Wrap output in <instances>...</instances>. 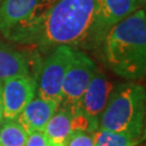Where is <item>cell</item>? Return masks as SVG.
<instances>
[{
    "mask_svg": "<svg viewBox=\"0 0 146 146\" xmlns=\"http://www.w3.org/2000/svg\"><path fill=\"white\" fill-rule=\"evenodd\" d=\"M37 93V78L16 76L2 81L3 119H15Z\"/></svg>",
    "mask_w": 146,
    "mask_h": 146,
    "instance_id": "9",
    "label": "cell"
},
{
    "mask_svg": "<svg viewBox=\"0 0 146 146\" xmlns=\"http://www.w3.org/2000/svg\"><path fill=\"white\" fill-rule=\"evenodd\" d=\"M25 146H52L43 131H33L27 134Z\"/></svg>",
    "mask_w": 146,
    "mask_h": 146,
    "instance_id": "16",
    "label": "cell"
},
{
    "mask_svg": "<svg viewBox=\"0 0 146 146\" xmlns=\"http://www.w3.org/2000/svg\"><path fill=\"white\" fill-rule=\"evenodd\" d=\"M58 108V104L41 98H34L15 119L27 134L33 131H43L48 121Z\"/></svg>",
    "mask_w": 146,
    "mask_h": 146,
    "instance_id": "10",
    "label": "cell"
},
{
    "mask_svg": "<svg viewBox=\"0 0 146 146\" xmlns=\"http://www.w3.org/2000/svg\"><path fill=\"white\" fill-rule=\"evenodd\" d=\"M105 66L128 81L146 78V13L142 8L107 31L98 47Z\"/></svg>",
    "mask_w": 146,
    "mask_h": 146,
    "instance_id": "2",
    "label": "cell"
},
{
    "mask_svg": "<svg viewBox=\"0 0 146 146\" xmlns=\"http://www.w3.org/2000/svg\"><path fill=\"white\" fill-rule=\"evenodd\" d=\"M146 116V88L134 81L118 84L100 119L99 128L142 141Z\"/></svg>",
    "mask_w": 146,
    "mask_h": 146,
    "instance_id": "3",
    "label": "cell"
},
{
    "mask_svg": "<svg viewBox=\"0 0 146 146\" xmlns=\"http://www.w3.org/2000/svg\"><path fill=\"white\" fill-rule=\"evenodd\" d=\"M96 19V0H55L34 22L9 40L51 51L60 46H88Z\"/></svg>",
    "mask_w": 146,
    "mask_h": 146,
    "instance_id": "1",
    "label": "cell"
},
{
    "mask_svg": "<svg viewBox=\"0 0 146 146\" xmlns=\"http://www.w3.org/2000/svg\"><path fill=\"white\" fill-rule=\"evenodd\" d=\"M116 86L101 68H96L76 111L87 119L92 132L99 129L101 116Z\"/></svg>",
    "mask_w": 146,
    "mask_h": 146,
    "instance_id": "6",
    "label": "cell"
},
{
    "mask_svg": "<svg viewBox=\"0 0 146 146\" xmlns=\"http://www.w3.org/2000/svg\"><path fill=\"white\" fill-rule=\"evenodd\" d=\"M1 2H2V0H0V3H1Z\"/></svg>",
    "mask_w": 146,
    "mask_h": 146,
    "instance_id": "21",
    "label": "cell"
},
{
    "mask_svg": "<svg viewBox=\"0 0 146 146\" xmlns=\"http://www.w3.org/2000/svg\"><path fill=\"white\" fill-rule=\"evenodd\" d=\"M143 9H144V10H145V13H146V8H143Z\"/></svg>",
    "mask_w": 146,
    "mask_h": 146,
    "instance_id": "20",
    "label": "cell"
},
{
    "mask_svg": "<svg viewBox=\"0 0 146 146\" xmlns=\"http://www.w3.org/2000/svg\"><path fill=\"white\" fill-rule=\"evenodd\" d=\"M74 48L60 46L50 51L43 60L37 79V96L52 101L60 105L62 86L65 75L70 65Z\"/></svg>",
    "mask_w": 146,
    "mask_h": 146,
    "instance_id": "4",
    "label": "cell"
},
{
    "mask_svg": "<svg viewBox=\"0 0 146 146\" xmlns=\"http://www.w3.org/2000/svg\"><path fill=\"white\" fill-rule=\"evenodd\" d=\"M142 8V0H96V19L90 47H99L111 27Z\"/></svg>",
    "mask_w": 146,
    "mask_h": 146,
    "instance_id": "8",
    "label": "cell"
},
{
    "mask_svg": "<svg viewBox=\"0 0 146 146\" xmlns=\"http://www.w3.org/2000/svg\"><path fill=\"white\" fill-rule=\"evenodd\" d=\"M94 61L80 50H74L73 58L62 86V98L58 107L77 111L80 100L96 70Z\"/></svg>",
    "mask_w": 146,
    "mask_h": 146,
    "instance_id": "5",
    "label": "cell"
},
{
    "mask_svg": "<svg viewBox=\"0 0 146 146\" xmlns=\"http://www.w3.org/2000/svg\"><path fill=\"white\" fill-rule=\"evenodd\" d=\"M31 66L26 53L0 42V81L16 76H33Z\"/></svg>",
    "mask_w": 146,
    "mask_h": 146,
    "instance_id": "12",
    "label": "cell"
},
{
    "mask_svg": "<svg viewBox=\"0 0 146 146\" xmlns=\"http://www.w3.org/2000/svg\"><path fill=\"white\" fill-rule=\"evenodd\" d=\"M27 132L16 119H3L0 123V146H25Z\"/></svg>",
    "mask_w": 146,
    "mask_h": 146,
    "instance_id": "13",
    "label": "cell"
},
{
    "mask_svg": "<svg viewBox=\"0 0 146 146\" xmlns=\"http://www.w3.org/2000/svg\"><path fill=\"white\" fill-rule=\"evenodd\" d=\"M1 93H2V81H0V123H1V121L3 120V113H2V96H1Z\"/></svg>",
    "mask_w": 146,
    "mask_h": 146,
    "instance_id": "17",
    "label": "cell"
},
{
    "mask_svg": "<svg viewBox=\"0 0 146 146\" xmlns=\"http://www.w3.org/2000/svg\"><path fill=\"white\" fill-rule=\"evenodd\" d=\"M94 132L76 131L70 135L65 146H94Z\"/></svg>",
    "mask_w": 146,
    "mask_h": 146,
    "instance_id": "15",
    "label": "cell"
},
{
    "mask_svg": "<svg viewBox=\"0 0 146 146\" xmlns=\"http://www.w3.org/2000/svg\"><path fill=\"white\" fill-rule=\"evenodd\" d=\"M94 146H137L141 140L119 132L99 128L94 131Z\"/></svg>",
    "mask_w": 146,
    "mask_h": 146,
    "instance_id": "14",
    "label": "cell"
},
{
    "mask_svg": "<svg viewBox=\"0 0 146 146\" xmlns=\"http://www.w3.org/2000/svg\"><path fill=\"white\" fill-rule=\"evenodd\" d=\"M143 2V8H146V0H142Z\"/></svg>",
    "mask_w": 146,
    "mask_h": 146,
    "instance_id": "19",
    "label": "cell"
},
{
    "mask_svg": "<svg viewBox=\"0 0 146 146\" xmlns=\"http://www.w3.org/2000/svg\"><path fill=\"white\" fill-rule=\"evenodd\" d=\"M145 141L146 144V116H145V121H144V128H143V133H142V142Z\"/></svg>",
    "mask_w": 146,
    "mask_h": 146,
    "instance_id": "18",
    "label": "cell"
},
{
    "mask_svg": "<svg viewBox=\"0 0 146 146\" xmlns=\"http://www.w3.org/2000/svg\"><path fill=\"white\" fill-rule=\"evenodd\" d=\"M55 0H2L0 3V33L9 38L41 15Z\"/></svg>",
    "mask_w": 146,
    "mask_h": 146,
    "instance_id": "7",
    "label": "cell"
},
{
    "mask_svg": "<svg viewBox=\"0 0 146 146\" xmlns=\"http://www.w3.org/2000/svg\"><path fill=\"white\" fill-rule=\"evenodd\" d=\"M76 131H80L77 116L72 110L63 107H58L43 129L52 146H65Z\"/></svg>",
    "mask_w": 146,
    "mask_h": 146,
    "instance_id": "11",
    "label": "cell"
}]
</instances>
